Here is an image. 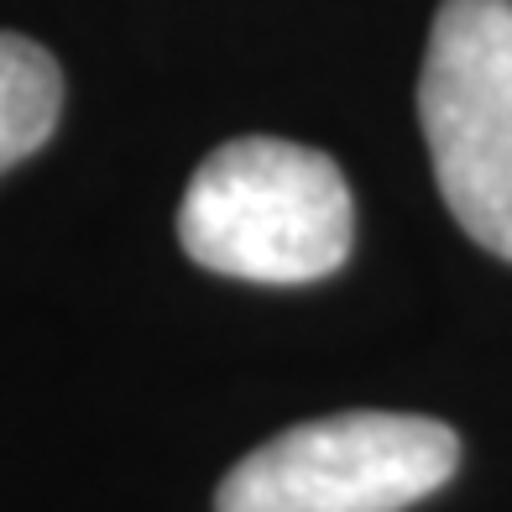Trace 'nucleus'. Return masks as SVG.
<instances>
[{
  "label": "nucleus",
  "instance_id": "nucleus-3",
  "mask_svg": "<svg viewBox=\"0 0 512 512\" xmlns=\"http://www.w3.org/2000/svg\"><path fill=\"white\" fill-rule=\"evenodd\" d=\"M460 465V434L418 413H335L272 434L220 481L215 512H403Z\"/></svg>",
  "mask_w": 512,
  "mask_h": 512
},
{
  "label": "nucleus",
  "instance_id": "nucleus-4",
  "mask_svg": "<svg viewBox=\"0 0 512 512\" xmlns=\"http://www.w3.org/2000/svg\"><path fill=\"white\" fill-rule=\"evenodd\" d=\"M63 110V74L42 42L0 32V173L53 136Z\"/></svg>",
  "mask_w": 512,
  "mask_h": 512
},
{
  "label": "nucleus",
  "instance_id": "nucleus-1",
  "mask_svg": "<svg viewBox=\"0 0 512 512\" xmlns=\"http://www.w3.org/2000/svg\"><path fill=\"white\" fill-rule=\"evenodd\" d=\"M178 241L199 267L241 283H319L356 241L345 173L324 152L283 136L215 147L178 204Z\"/></svg>",
  "mask_w": 512,
  "mask_h": 512
},
{
  "label": "nucleus",
  "instance_id": "nucleus-2",
  "mask_svg": "<svg viewBox=\"0 0 512 512\" xmlns=\"http://www.w3.org/2000/svg\"><path fill=\"white\" fill-rule=\"evenodd\" d=\"M434 183L476 246L512 262V0H445L418 74Z\"/></svg>",
  "mask_w": 512,
  "mask_h": 512
}]
</instances>
